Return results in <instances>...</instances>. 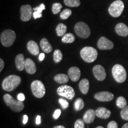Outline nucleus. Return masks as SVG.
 Returning <instances> with one entry per match:
<instances>
[{
    "instance_id": "f257e3e1",
    "label": "nucleus",
    "mask_w": 128,
    "mask_h": 128,
    "mask_svg": "<svg viewBox=\"0 0 128 128\" xmlns=\"http://www.w3.org/2000/svg\"><path fill=\"white\" fill-rule=\"evenodd\" d=\"M21 78L16 75L8 76L3 80L2 87L4 90L7 92H12L16 89L21 83Z\"/></svg>"
},
{
    "instance_id": "f03ea898",
    "label": "nucleus",
    "mask_w": 128,
    "mask_h": 128,
    "mask_svg": "<svg viewBox=\"0 0 128 128\" xmlns=\"http://www.w3.org/2000/svg\"><path fill=\"white\" fill-rule=\"evenodd\" d=\"M4 100L6 105L14 112H20L23 110L24 105L23 102L18 100H15L12 96L8 94H5Z\"/></svg>"
},
{
    "instance_id": "7ed1b4c3",
    "label": "nucleus",
    "mask_w": 128,
    "mask_h": 128,
    "mask_svg": "<svg viewBox=\"0 0 128 128\" xmlns=\"http://www.w3.org/2000/svg\"><path fill=\"white\" fill-rule=\"evenodd\" d=\"M80 55L84 61L88 63H92L97 59L98 52L95 48L86 46L83 48L80 51Z\"/></svg>"
},
{
    "instance_id": "20e7f679",
    "label": "nucleus",
    "mask_w": 128,
    "mask_h": 128,
    "mask_svg": "<svg viewBox=\"0 0 128 128\" xmlns=\"http://www.w3.org/2000/svg\"><path fill=\"white\" fill-rule=\"evenodd\" d=\"M112 75L116 82L122 83L124 82L127 77L126 70L122 65L116 64L113 67L112 70Z\"/></svg>"
},
{
    "instance_id": "39448f33",
    "label": "nucleus",
    "mask_w": 128,
    "mask_h": 128,
    "mask_svg": "<svg viewBox=\"0 0 128 128\" xmlns=\"http://www.w3.org/2000/svg\"><path fill=\"white\" fill-rule=\"evenodd\" d=\"M16 38V33L13 30L7 29L1 33L0 40L1 43L5 47H10L14 44Z\"/></svg>"
},
{
    "instance_id": "423d86ee",
    "label": "nucleus",
    "mask_w": 128,
    "mask_h": 128,
    "mask_svg": "<svg viewBox=\"0 0 128 128\" xmlns=\"http://www.w3.org/2000/svg\"><path fill=\"white\" fill-rule=\"evenodd\" d=\"M74 30L76 35L82 39H87L90 36L91 30L87 24L84 22H78L75 25Z\"/></svg>"
},
{
    "instance_id": "0eeeda50",
    "label": "nucleus",
    "mask_w": 128,
    "mask_h": 128,
    "mask_svg": "<svg viewBox=\"0 0 128 128\" xmlns=\"http://www.w3.org/2000/svg\"><path fill=\"white\" fill-rule=\"evenodd\" d=\"M124 8V3L121 0H117L112 3L108 8L110 15L113 17H118L121 15Z\"/></svg>"
},
{
    "instance_id": "6e6552de",
    "label": "nucleus",
    "mask_w": 128,
    "mask_h": 128,
    "mask_svg": "<svg viewBox=\"0 0 128 128\" xmlns=\"http://www.w3.org/2000/svg\"><path fill=\"white\" fill-rule=\"evenodd\" d=\"M31 90L32 93L37 98H42L46 92L44 84L39 80H35L31 84Z\"/></svg>"
},
{
    "instance_id": "1a4fd4ad",
    "label": "nucleus",
    "mask_w": 128,
    "mask_h": 128,
    "mask_svg": "<svg viewBox=\"0 0 128 128\" xmlns=\"http://www.w3.org/2000/svg\"><path fill=\"white\" fill-rule=\"evenodd\" d=\"M57 93L58 95L68 98L69 100L73 99L75 96L74 90L72 87L68 85H64L58 88Z\"/></svg>"
},
{
    "instance_id": "9d476101",
    "label": "nucleus",
    "mask_w": 128,
    "mask_h": 128,
    "mask_svg": "<svg viewBox=\"0 0 128 128\" xmlns=\"http://www.w3.org/2000/svg\"><path fill=\"white\" fill-rule=\"evenodd\" d=\"M21 20L23 22H28L32 18V8L30 5L22 6L20 8Z\"/></svg>"
},
{
    "instance_id": "9b49d317",
    "label": "nucleus",
    "mask_w": 128,
    "mask_h": 128,
    "mask_svg": "<svg viewBox=\"0 0 128 128\" xmlns=\"http://www.w3.org/2000/svg\"><path fill=\"white\" fill-rule=\"evenodd\" d=\"M92 72L95 78L98 81H103L106 77V72L104 68L100 65H97L94 66L92 69Z\"/></svg>"
},
{
    "instance_id": "f8f14e48",
    "label": "nucleus",
    "mask_w": 128,
    "mask_h": 128,
    "mask_svg": "<svg viewBox=\"0 0 128 128\" xmlns=\"http://www.w3.org/2000/svg\"><path fill=\"white\" fill-rule=\"evenodd\" d=\"M94 98L99 102H110L114 98V95L108 92H102L95 94Z\"/></svg>"
},
{
    "instance_id": "ddd939ff",
    "label": "nucleus",
    "mask_w": 128,
    "mask_h": 128,
    "mask_svg": "<svg viewBox=\"0 0 128 128\" xmlns=\"http://www.w3.org/2000/svg\"><path fill=\"white\" fill-rule=\"evenodd\" d=\"M97 46L100 50H110L113 49L114 44L112 41L107 39L105 37H102L97 42Z\"/></svg>"
},
{
    "instance_id": "4468645a",
    "label": "nucleus",
    "mask_w": 128,
    "mask_h": 128,
    "mask_svg": "<svg viewBox=\"0 0 128 128\" xmlns=\"http://www.w3.org/2000/svg\"><path fill=\"white\" fill-rule=\"evenodd\" d=\"M68 74L70 79L74 82L78 81L81 76V71L76 66H72L70 68L68 71Z\"/></svg>"
},
{
    "instance_id": "2eb2a0df",
    "label": "nucleus",
    "mask_w": 128,
    "mask_h": 128,
    "mask_svg": "<svg viewBox=\"0 0 128 128\" xmlns=\"http://www.w3.org/2000/svg\"><path fill=\"white\" fill-rule=\"evenodd\" d=\"M96 115L101 119H108L111 115V112L108 108L101 107L96 110Z\"/></svg>"
},
{
    "instance_id": "dca6fc26",
    "label": "nucleus",
    "mask_w": 128,
    "mask_h": 128,
    "mask_svg": "<svg viewBox=\"0 0 128 128\" xmlns=\"http://www.w3.org/2000/svg\"><path fill=\"white\" fill-rule=\"evenodd\" d=\"M115 31L117 34L120 36L126 37L128 35V26L123 23H120L116 26Z\"/></svg>"
},
{
    "instance_id": "f3484780",
    "label": "nucleus",
    "mask_w": 128,
    "mask_h": 128,
    "mask_svg": "<svg viewBox=\"0 0 128 128\" xmlns=\"http://www.w3.org/2000/svg\"><path fill=\"white\" fill-rule=\"evenodd\" d=\"M25 70L27 72L30 74H34L36 71V66L33 60L30 58L26 60Z\"/></svg>"
},
{
    "instance_id": "a211bd4d",
    "label": "nucleus",
    "mask_w": 128,
    "mask_h": 128,
    "mask_svg": "<svg viewBox=\"0 0 128 128\" xmlns=\"http://www.w3.org/2000/svg\"><path fill=\"white\" fill-rule=\"evenodd\" d=\"M15 62L16 68L18 71H22L25 68L26 60L23 54H18V55L16 56Z\"/></svg>"
},
{
    "instance_id": "6ab92c4d",
    "label": "nucleus",
    "mask_w": 128,
    "mask_h": 128,
    "mask_svg": "<svg viewBox=\"0 0 128 128\" xmlns=\"http://www.w3.org/2000/svg\"><path fill=\"white\" fill-rule=\"evenodd\" d=\"M96 112L92 109H88L85 113L83 116V120L86 124H91L93 122L95 119L96 117Z\"/></svg>"
},
{
    "instance_id": "aec40b11",
    "label": "nucleus",
    "mask_w": 128,
    "mask_h": 128,
    "mask_svg": "<svg viewBox=\"0 0 128 128\" xmlns=\"http://www.w3.org/2000/svg\"><path fill=\"white\" fill-rule=\"evenodd\" d=\"M27 48L30 54L33 55H38L39 54V48L37 43L33 40H30L28 43Z\"/></svg>"
},
{
    "instance_id": "412c9836",
    "label": "nucleus",
    "mask_w": 128,
    "mask_h": 128,
    "mask_svg": "<svg viewBox=\"0 0 128 128\" xmlns=\"http://www.w3.org/2000/svg\"><path fill=\"white\" fill-rule=\"evenodd\" d=\"M40 48L42 49V50L46 54H49V53L52 52V46L46 38H44L41 40L40 42Z\"/></svg>"
},
{
    "instance_id": "4be33fe9",
    "label": "nucleus",
    "mask_w": 128,
    "mask_h": 128,
    "mask_svg": "<svg viewBox=\"0 0 128 128\" xmlns=\"http://www.w3.org/2000/svg\"><path fill=\"white\" fill-rule=\"evenodd\" d=\"M79 88L82 93L84 94H87L90 88V82L88 80L86 79V78H84V79L81 80L80 82Z\"/></svg>"
},
{
    "instance_id": "5701e85b",
    "label": "nucleus",
    "mask_w": 128,
    "mask_h": 128,
    "mask_svg": "<svg viewBox=\"0 0 128 128\" xmlns=\"http://www.w3.org/2000/svg\"><path fill=\"white\" fill-rule=\"evenodd\" d=\"M45 9V6L44 4H42L40 5L38 7H35L33 8L34 10V12L33 13V16L34 18L37 19L38 18H40L42 17V12L43 10Z\"/></svg>"
},
{
    "instance_id": "b1692460",
    "label": "nucleus",
    "mask_w": 128,
    "mask_h": 128,
    "mask_svg": "<svg viewBox=\"0 0 128 128\" xmlns=\"http://www.w3.org/2000/svg\"><path fill=\"white\" fill-rule=\"evenodd\" d=\"M69 80L68 76L64 74H60L56 75L54 77V80L59 84H65L68 82Z\"/></svg>"
},
{
    "instance_id": "393cba45",
    "label": "nucleus",
    "mask_w": 128,
    "mask_h": 128,
    "mask_svg": "<svg viewBox=\"0 0 128 128\" xmlns=\"http://www.w3.org/2000/svg\"><path fill=\"white\" fill-rule=\"evenodd\" d=\"M67 30V27L63 23H60L56 28V34L58 36H63L65 34Z\"/></svg>"
},
{
    "instance_id": "a878e982",
    "label": "nucleus",
    "mask_w": 128,
    "mask_h": 128,
    "mask_svg": "<svg viewBox=\"0 0 128 128\" xmlns=\"http://www.w3.org/2000/svg\"><path fill=\"white\" fill-rule=\"evenodd\" d=\"M75 41V36L72 33H66L62 36V42L65 44H71Z\"/></svg>"
},
{
    "instance_id": "bb28decb",
    "label": "nucleus",
    "mask_w": 128,
    "mask_h": 128,
    "mask_svg": "<svg viewBox=\"0 0 128 128\" xmlns=\"http://www.w3.org/2000/svg\"><path fill=\"white\" fill-rule=\"evenodd\" d=\"M74 108L76 111H80L84 108V102L81 98L76 99L74 103Z\"/></svg>"
},
{
    "instance_id": "cd10ccee",
    "label": "nucleus",
    "mask_w": 128,
    "mask_h": 128,
    "mask_svg": "<svg viewBox=\"0 0 128 128\" xmlns=\"http://www.w3.org/2000/svg\"><path fill=\"white\" fill-rule=\"evenodd\" d=\"M127 104V102L126 100L122 96L119 97L116 100V106L119 108H124L126 106Z\"/></svg>"
},
{
    "instance_id": "c85d7f7f",
    "label": "nucleus",
    "mask_w": 128,
    "mask_h": 128,
    "mask_svg": "<svg viewBox=\"0 0 128 128\" xmlns=\"http://www.w3.org/2000/svg\"><path fill=\"white\" fill-rule=\"evenodd\" d=\"M64 4L70 7H77L80 6V0H64Z\"/></svg>"
},
{
    "instance_id": "c756f323",
    "label": "nucleus",
    "mask_w": 128,
    "mask_h": 128,
    "mask_svg": "<svg viewBox=\"0 0 128 128\" xmlns=\"http://www.w3.org/2000/svg\"><path fill=\"white\" fill-rule=\"evenodd\" d=\"M63 58V55L61 51L59 49H56L54 52V60L56 63H59L61 61Z\"/></svg>"
},
{
    "instance_id": "7c9ffc66",
    "label": "nucleus",
    "mask_w": 128,
    "mask_h": 128,
    "mask_svg": "<svg viewBox=\"0 0 128 128\" xmlns=\"http://www.w3.org/2000/svg\"><path fill=\"white\" fill-rule=\"evenodd\" d=\"M72 14V11L70 9H65L60 14V18L63 20H66Z\"/></svg>"
},
{
    "instance_id": "2f4dec72",
    "label": "nucleus",
    "mask_w": 128,
    "mask_h": 128,
    "mask_svg": "<svg viewBox=\"0 0 128 128\" xmlns=\"http://www.w3.org/2000/svg\"><path fill=\"white\" fill-rule=\"evenodd\" d=\"M62 8V6L60 3H54V4L52 5V11L53 12V13L54 14H58L59 12H60V10Z\"/></svg>"
},
{
    "instance_id": "473e14b6",
    "label": "nucleus",
    "mask_w": 128,
    "mask_h": 128,
    "mask_svg": "<svg viewBox=\"0 0 128 128\" xmlns=\"http://www.w3.org/2000/svg\"><path fill=\"white\" fill-rule=\"evenodd\" d=\"M121 118L124 120H128V106L122 108L120 112Z\"/></svg>"
},
{
    "instance_id": "72a5a7b5",
    "label": "nucleus",
    "mask_w": 128,
    "mask_h": 128,
    "mask_svg": "<svg viewBox=\"0 0 128 128\" xmlns=\"http://www.w3.org/2000/svg\"><path fill=\"white\" fill-rule=\"evenodd\" d=\"M84 121L82 119L76 120L74 124L75 128H84Z\"/></svg>"
},
{
    "instance_id": "f704fd0d",
    "label": "nucleus",
    "mask_w": 128,
    "mask_h": 128,
    "mask_svg": "<svg viewBox=\"0 0 128 128\" xmlns=\"http://www.w3.org/2000/svg\"><path fill=\"white\" fill-rule=\"evenodd\" d=\"M59 103H60L62 108L64 109H66L69 107V103L66 100H64V98L59 99Z\"/></svg>"
},
{
    "instance_id": "c9c22d12",
    "label": "nucleus",
    "mask_w": 128,
    "mask_h": 128,
    "mask_svg": "<svg viewBox=\"0 0 128 128\" xmlns=\"http://www.w3.org/2000/svg\"><path fill=\"white\" fill-rule=\"evenodd\" d=\"M108 128H118V124L115 121H111L108 124Z\"/></svg>"
},
{
    "instance_id": "e433bc0d",
    "label": "nucleus",
    "mask_w": 128,
    "mask_h": 128,
    "mask_svg": "<svg viewBox=\"0 0 128 128\" xmlns=\"http://www.w3.org/2000/svg\"><path fill=\"white\" fill-rule=\"evenodd\" d=\"M60 114H61V111H60V109H56L54 112V115H53V117L55 119H58L59 117L60 116Z\"/></svg>"
},
{
    "instance_id": "4c0bfd02",
    "label": "nucleus",
    "mask_w": 128,
    "mask_h": 128,
    "mask_svg": "<svg viewBox=\"0 0 128 128\" xmlns=\"http://www.w3.org/2000/svg\"><path fill=\"white\" fill-rule=\"evenodd\" d=\"M17 99L21 102H23L25 100V96L23 93H20L17 95Z\"/></svg>"
},
{
    "instance_id": "58836bf2",
    "label": "nucleus",
    "mask_w": 128,
    "mask_h": 128,
    "mask_svg": "<svg viewBox=\"0 0 128 128\" xmlns=\"http://www.w3.org/2000/svg\"><path fill=\"white\" fill-rule=\"evenodd\" d=\"M4 67V62L2 59H0V72L2 71Z\"/></svg>"
},
{
    "instance_id": "ea45409f",
    "label": "nucleus",
    "mask_w": 128,
    "mask_h": 128,
    "mask_svg": "<svg viewBox=\"0 0 128 128\" xmlns=\"http://www.w3.org/2000/svg\"><path fill=\"white\" fill-rule=\"evenodd\" d=\"M36 123L37 124H41V116H39V115H38V116L36 117Z\"/></svg>"
},
{
    "instance_id": "a19ab883",
    "label": "nucleus",
    "mask_w": 128,
    "mask_h": 128,
    "mask_svg": "<svg viewBox=\"0 0 128 128\" xmlns=\"http://www.w3.org/2000/svg\"><path fill=\"white\" fill-rule=\"evenodd\" d=\"M28 116H27L26 114L24 115L23 116V124H26L28 123Z\"/></svg>"
},
{
    "instance_id": "79ce46f5",
    "label": "nucleus",
    "mask_w": 128,
    "mask_h": 128,
    "mask_svg": "<svg viewBox=\"0 0 128 128\" xmlns=\"http://www.w3.org/2000/svg\"><path fill=\"white\" fill-rule=\"evenodd\" d=\"M44 57H45V55H44V53H42V54H40L39 58L40 61H42V60H44Z\"/></svg>"
},
{
    "instance_id": "37998d69",
    "label": "nucleus",
    "mask_w": 128,
    "mask_h": 128,
    "mask_svg": "<svg viewBox=\"0 0 128 128\" xmlns=\"http://www.w3.org/2000/svg\"><path fill=\"white\" fill-rule=\"evenodd\" d=\"M54 128H65L64 126H61V125H59V126H56L54 127Z\"/></svg>"
},
{
    "instance_id": "c03bdc74",
    "label": "nucleus",
    "mask_w": 128,
    "mask_h": 128,
    "mask_svg": "<svg viewBox=\"0 0 128 128\" xmlns=\"http://www.w3.org/2000/svg\"><path fill=\"white\" fill-rule=\"evenodd\" d=\"M122 128H128V123L124 124V125L122 126Z\"/></svg>"
},
{
    "instance_id": "a18cd8bd",
    "label": "nucleus",
    "mask_w": 128,
    "mask_h": 128,
    "mask_svg": "<svg viewBox=\"0 0 128 128\" xmlns=\"http://www.w3.org/2000/svg\"><path fill=\"white\" fill-rule=\"evenodd\" d=\"M104 128V127H103V126H98V127H97V128Z\"/></svg>"
}]
</instances>
